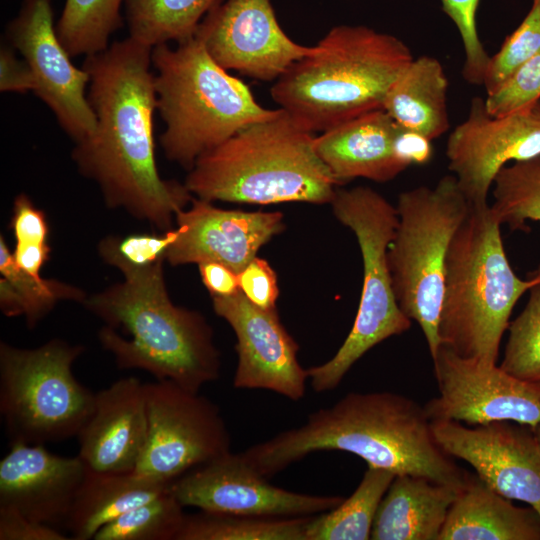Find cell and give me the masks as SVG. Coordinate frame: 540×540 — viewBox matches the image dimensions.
Returning a JSON list of instances; mask_svg holds the SVG:
<instances>
[{"mask_svg": "<svg viewBox=\"0 0 540 540\" xmlns=\"http://www.w3.org/2000/svg\"><path fill=\"white\" fill-rule=\"evenodd\" d=\"M152 48L129 36L84 58L87 98L96 116L92 134L72 150L79 172L100 188L108 207L170 230L193 195L157 169L153 114L157 97Z\"/></svg>", "mask_w": 540, "mask_h": 540, "instance_id": "1", "label": "cell"}, {"mask_svg": "<svg viewBox=\"0 0 540 540\" xmlns=\"http://www.w3.org/2000/svg\"><path fill=\"white\" fill-rule=\"evenodd\" d=\"M319 451L348 452L370 467L456 487L469 475L436 441L424 406L390 391L349 392L241 454L269 478Z\"/></svg>", "mask_w": 540, "mask_h": 540, "instance_id": "2", "label": "cell"}, {"mask_svg": "<svg viewBox=\"0 0 540 540\" xmlns=\"http://www.w3.org/2000/svg\"><path fill=\"white\" fill-rule=\"evenodd\" d=\"M99 253L124 279L83 304L104 322L98 339L117 367L144 370L156 380H170L192 392L217 380L221 357L213 329L202 314L170 300L164 260L148 266L130 264L111 236L100 242Z\"/></svg>", "mask_w": 540, "mask_h": 540, "instance_id": "3", "label": "cell"}, {"mask_svg": "<svg viewBox=\"0 0 540 540\" xmlns=\"http://www.w3.org/2000/svg\"><path fill=\"white\" fill-rule=\"evenodd\" d=\"M314 138L278 108L199 156L184 184L211 202L330 203L341 184L317 155Z\"/></svg>", "mask_w": 540, "mask_h": 540, "instance_id": "4", "label": "cell"}, {"mask_svg": "<svg viewBox=\"0 0 540 540\" xmlns=\"http://www.w3.org/2000/svg\"><path fill=\"white\" fill-rule=\"evenodd\" d=\"M316 46L270 89L279 108L313 133L383 109L392 83L414 59L402 40L364 25L335 26Z\"/></svg>", "mask_w": 540, "mask_h": 540, "instance_id": "5", "label": "cell"}, {"mask_svg": "<svg viewBox=\"0 0 540 540\" xmlns=\"http://www.w3.org/2000/svg\"><path fill=\"white\" fill-rule=\"evenodd\" d=\"M501 226L489 203L470 204L447 252L438 325L441 345L488 364L497 363L517 301L540 283L515 274Z\"/></svg>", "mask_w": 540, "mask_h": 540, "instance_id": "6", "label": "cell"}, {"mask_svg": "<svg viewBox=\"0 0 540 540\" xmlns=\"http://www.w3.org/2000/svg\"><path fill=\"white\" fill-rule=\"evenodd\" d=\"M152 67L165 123L160 145L167 159L188 171L203 153L278 111L258 104L249 87L216 63L195 36L175 47H153Z\"/></svg>", "mask_w": 540, "mask_h": 540, "instance_id": "7", "label": "cell"}, {"mask_svg": "<svg viewBox=\"0 0 540 540\" xmlns=\"http://www.w3.org/2000/svg\"><path fill=\"white\" fill-rule=\"evenodd\" d=\"M395 207L398 224L387 251L392 286L403 313L419 325L432 358L441 345L446 256L470 203L456 178L446 175L433 187L400 193Z\"/></svg>", "mask_w": 540, "mask_h": 540, "instance_id": "8", "label": "cell"}, {"mask_svg": "<svg viewBox=\"0 0 540 540\" xmlns=\"http://www.w3.org/2000/svg\"><path fill=\"white\" fill-rule=\"evenodd\" d=\"M334 216L356 236L363 260V284L353 326L335 355L307 369L317 393L339 386L371 348L410 329L394 294L387 251L398 224L397 210L370 187L337 188L330 202Z\"/></svg>", "mask_w": 540, "mask_h": 540, "instance_id": "9", "label": "cell"}, {"mask_svg": "<svg viewBox=\"0 0 540 540\" xmlns=\"http://www.w3.org/2000/svg\"><path fill=\"white\" fill-rule=\"evenodd\" d=\"M84 350L61 339L32 349L0 343V414L10 442L77 437L95 403V392L72 372Z\"/></svg>", "mask_w": 540, "mask_h": 540, "instance_id": "10", "label": "cell"}, {"mask_svg": "<svg viewBox=\"0 0 540 540\" xmlns=\"http://www.w3.org/2000/svg\"><path fill=\"white\" fill-rule=\"evenodd\" d=\"M147 440L134 473L171 483L231 451V435L217 404L170 380L144 383Z\"/></svg>", "mask_w": 540, "mask_h": 540, "instance_id": "11", "label": "cell"}, {"mask_svg": "<svg viewBox=\"0 0 540 540\" xmlns=\"http://www.w3.org/2000/svg\"><path fill=\"white\" fill-rule=\"evenodd\" d=\"M439 395L424 408L431 420L468 426L509 420L534 428L540 423V387L496 364L464 358L440 345L432 357Z\"/></svg>", "mask_w": 540, "mask_h": 540, "instance_id": "12", "label": "cell"}, {"mask_svg": "<svg viewBox=\"0 0 540 540\" xmlns=\"http://www.w3.org/2000/svg\"><path fill=\"white\" fill-rule=\"evenodd\" d=\"M7 42L22 55L35 78L33 93L53 112L76 143L93 133L96 116L89 104V73L77 68L54 25L52 0H23L6 27Z\"/></svg>", "mask_w": 540, "mask_h": 540, "instance_id": "13", "label": "cell"}, {"mask_svg": "<svg viewBox=\"0 0 540 540\" xmlns=\"http://www.w3.org/2000/svg\"><path fill=\"white\" fill-rule=\"evenodd\" d=\"M445 154L468 202L488 204L500 169L540 154V100L516 112L493 116L485 99L473 97L466 119L448 136Z\"/></svg>", "mask_w": 540, "mask_h": 540, "instance_id": "14", "label": "cell"}, {"mask_svg": "<svg viewBox=\"0 0 540 540\" xmlns=\"http://www.w3.org/2000/svg\"><path fill=\"white\" fill-rule=\"evenodd\" d=\"M184 507L199 511L271 517L312 516L329 511L345 497L312 495L272 485L240 453L229 451L169 484Z\"/></svg>", "mask_w": 540, "mask_h": 540, "instance_id": "15", "label": "cell"}, {"mask_svg": "<svg viewBox=\"0 0 540 540\" xmlns=\"http://www.w3.org/2000/svg\"><path fill=\"white\" fill-rule=\"evenodd\" d=\"M225 70L262 81L277 80L317 46L293 41L281 28L271 0H227L214 7L194 35Z\"/></svg>", "mask_w": 540, "mask_h": 540, "instance_id": "16", "label": "cell"}, {"mask_svg": "<svg viewBox=\"0 0 540 540\" xmlns=\"http://www.w3.org/2000/svg\"><path fill=\"white\" fill-rule=\"evenodd\" d=\"M441 448L467 462L502 496L528 504L540 515V441L533 429L515 421L468 426L431 420Z\"/></svg>", "mask_w": 540, "mask_h": 540, "instance_id": "17", "label": "cell"}, {"mask_svg": "<svg viewBox=\"0 0 540 540\" xmlns=\"http://www.w3.org/2000/svg\"><path fill=\"white\" fill-rule=\"evenodd\" d=\"M212 306L236 337L233 386L268 390L291 401L302 400L308 371L300 365L299 346L281 323L277 309L256 306L240 289L229 296H212Z\"/></svg>", "mask_w": 540, "mask_h": 540, "instance_id": "18", "label": "cell"}, {"mask_svg": "<svg viewBox=\"0 0 540 540\" xmlns=\"http://www.w3.org/2000/svg\"><path fill=\"white\" fill-rule=\"evenodd\" d=\"M175 220L179 234L166 253L171 265L217 262L236 274L285 228L281 212L221 209L196 197Z\"/></svg>", "mask_w": 540, "mask_h": 540, "instance_id": "19", "label": "cell"}, {"mask_svg": "<svg viewBox=\"0 0 540 540\" xmlns=\"http://www.w3.org/2000/svg\"><path fill=\"white\" fill-rule=\"evenodd\" d=\"M86 470L79 455L60 456L45 445L10 442L0 461V507L56 528L65 526Z\"/></svg>", "mask_w": 540, "mask_h": 540, "instance_id": "20", "label": "cell"}, {"mask_svg": "<svg viewBox=\"0 0 540 540\" xmlns=\"http://www.w3.org/2000/svg\"><path fill=\"white\" fill-rule=\"evenodd\" d=\"M147 433L144 383L122 378L95 392L93 411L77 435L78 455L95 471L134 472Z\"/></svg>", "mask_w": 540, "mask_h": 540, "instance_id": "21", "label": "cell"}, {"mask_svg": "<svg viewBox=\"0 0 540 540\" xmlns=\"http://www.w3.org/2000/svg\"><path fill=\"white\" fill-rule=\"evenodd\" d=\"M403 131L378 109L321 132L314 149L340 184L355 178L384 183L411 166L401 151Z\"/></svg>", "mask_w": 540, "mask_h": 540, "instance_id": "22", "label": "cell"}, {"mask_svg": "<svg viewBox=\"0 0 540 540\" xmlns=\"http://www.w3.org/2000/svg\"><path fill=\"white\" fill-rule=\"evenodd\" d=\"M462 488L421 476L396 475L379 504L370 539L438 540Z\"/></svg>", "mask_w": 540, "mask_h": 540, "instance_id": "23", "label": "cell"}, {"mask_svg": "<svg viewBox=\"0 0 540 540\" xmlns=\"http://www.w3.org/2000/svg\"><path fill=\"white\" fill-rule=\"evenodd\" d=\"M438 540H540V515L530 506L512 504L469 473Z\"/></svg>", "mask_w": 540, "mask_h": 540, "instance_id": "24", "label": "cell"}, {"mask_svg": "<svg viewBox=\"0 0 540 540\" xmlns=\"http://www.w3.org/2000/svg\"><path fill=\"white\" fill-rule=\"evenodd\" d=\"M168 489L169 483L134 472L108 473L87 467L64 527L71 539H94L105 525Z\"/></svg>", "mask_w": 540, "mask_h": 540, "instance_id": "25", "label": "cell"}, {"mask_svg": "<svg viewBox=\"0 0 540 540\" xmlns=\"http://www.w3.org/2000/svg\"><path fill=\"white\" fill-rule=\"evenodd\" d=\"M448 86L437 58L427 55L414 58L392 83L383 109L405 129L433 141L450 127Z\"/></svg>", "mask_w": 540, "mask_h": 540, "instance_id": "26", "label": "cell"}, {"mask_svg": "<svg viewBox=\"0 0 540 540\" xmlns=\"http://www.w3.org/2000/svg\"><path fill=\"white\" fill-rule=\"evenodd\" d=\"M396 475L367 466L354 492L333 509L313 515L306 540H368L379 504Z\"/></svg>", "mask_w": 540, "mask_h": 540, "instance_id": "27", "label": "cell"}, {"mask_svg": "<svg viewBox=\"0 0 540 540\" xmlns=\"http://www.w3.org/2000/svg\"><path fill=\"white\" fill-rule=\"evenodd\" d=\"M129 37L151 48L194 37L221 0H125Z\"/></svg>", "mask_w": 540, "mask_h": 540, "instance_id": "28", "label": "cell"}, {"mask_svg": "<svg viewBox=\"0 0 540 540\" xmlns=\"http://www.w3.org/2000/svg\"><path fill=\"white\" fill-rule=\"evenodd\" d=\"M0 306L8 317L24 315L29 328L35 327L60 300L83 303L84 292L72 285L32 276L16 266L4 238L0 237Z\"/></svg>", "mask_w": 540, "mask_h": 540, "instance_id": "29", "label": "cell"}, {"mask_svg": "<svg viewBox=\"0 0 540 540\" xmlns=\"http://www.w3.org/2000/svg\"><path fill=\"white\" fill-rule=\"evenodd\" d=\"M312 516L271 517L199 511L186 515L177 540H306Z\"/></svg>", "mask_w": 540, "mask_h": 540, "instance_id": "30", "label": "cell"}, {"mask_svg": "<svg viewBox=\"0 0 540 540\" xmlns=\"http://www.w3.org/2000/svg\"><path fill=\"white\" fill-rule=\"evenodd\" d=\"M125 0H65L56 25L57 36L71 58L105 50L121 27Z\"/></svg>", "mask_w": 540, "mask_h": 540, "instance_id": "31", "label": "cell"}, {"mask_svg": "<svg viewBox=\"0 0 540 540\" xmlns=\"http://www.w3.org/2000/svg\"><path fill=\"white\" fill-rule=\"evenodd\" d=\"M492 187L490 206L501 225L528 231L527 221L540 222V154L504 166Z\"/></svg>", "mask_w": 540, "mask_h": 540, "instance_id": "32", "label": "cell"}, {"mask_svg": "<svg viewBox=\"0 0 540 540\" xmlns=\"http://www.w3.org/2000/svg\"><path fill=\"white\" fill-rule=\"evenodd\" d=\"M186 515L168 489L105 525L93 540H177Z\"/></svg>", "mask_w": 540, "mask_h": 540, "instance_id": "33", "label": "cell"}, {"mask_svg": "<svg viewBox=\"0 0 540 540\" xmlns=\"http://www.w3.org/2000/svg\"><path fill=\"white\" fill-rule=\"evenodd\" d=\"M529 293L524 309L509 324L499 366L512 376L540 387V283Z\"/></svg>", "mask_w": 540, "mask_h": 540, "instance_id": "34", "label": "cell"}, {"mask_svg": "<svg viewBox=\"0 0 540 540\" xmlns=\"http://www.w3.org/2000/svg\"><path fill=\"white\" fill-rule=\"evenodd\" d=\"M540 53V0H533L531 8L509 34L500 49L490 56L483 87L486 94L495 92L524 62Z\"/></svg>", "mask_w": 540, "mask_h": 540, "instance_id": "35", "label": "cell"}, {"mask_svg": "<svg viewBox=\"0 0 540 540\" xmlns=\"http://www.w3.org/2000/svg\"><path fill=\"white\" fill-rule=\"evenodd\" d=\"M443 12L456 26L464 50L463 78L471 85L483 86L490 56L477 30L476 14L480 0H440Z\"/></svg>", "mask_w": 540, "mask_h": 540, "instance_id": "36", "label": "cell"}, {"mask_svg": "<svg viewBox=\"0 0 540 540\" xmlns=\"http://www.w3.org/2000/svg\"><path fill=\"white\" fill-rule=\"evenodd\" d=\"M540 100V53L520 65L493 93L485 98L488 112L503 116Z\"/></svg>", "mask_w": 540, "mask_h": 540, "instance_id": "37", "label": "cell"}, {"mask_svg": "<svg viewBox=\"0 0 540 540\" xmlns=\"http://www.w3.org/2000/svg\"><path fill=\"white\" fill-rule=\"evenodd\" d=\"M178 234L176 228L160 235H130L122 239L113 237V241L117 252L125 261L135 266H148L159 260H166V253Z\"/></svg>", "mask_w": 540, "mask_h": 540, "instance_id": "38", "label": "cell"}, {"mask_svg": "<svg viewBox=\"0 0 540 540\" xmlns=\"http://www.w3.org/2000/svg\"><path fill=\"white\" fill-rule=\"evenodd\" d=\"M241 292L256 306L275 309L279 296L277 276L271 265L262 258L255 257L239 274Z\"/></svg>", "mask_w": 540, "mask_h": 540, "instance_id": "39", "label": "cell"}, {"mask_svg": "<svg viewBox=\"0 0 540 540\" xmlns=\"http://www.w3.org/2000/svg\"><path fill=\"white\" fill-rule=\"evenodd\" d=\"M10 226L17 246L48 245L45 214L25 194H19L14 200Z\"/></svg>", "mask_w": 540, "mask_h": 540, "instance_id": "40", "label": "cell"}, {"mask_svg": "<svg viewBox=\"0 0 540 540\" xmlns=\"http://www.w3.org/2000/svg\"><path fill=\"white\" fill-rule=\"evenodd\" d=\"M59 528L35 521L9 507H0V540H69Z\"/></svg>", "mask_w": 540, "mask_h": 540, "instance_id": "41", "label": "cell"}, {"mask_svg": "<svg viewBox=\"0 0 540 540\" xmlns=\"http://www.w3.org/2000/svg\"><path fill=\"white\" fill-rule=\"evenodd\" d=\"M15 49L7 42L0 48V91L26 93L35 90V78L24 59H19Z\"/></svg>", "mask_w": 540, "mask_h": 540, "instance_id": "42", "label": "cell"}, {"mask_svg": "<svg viewBox=\"0 0 540 540\" xmlns=\"http://www.w3.org/2000/svg\"><path fill=\"white\" fill-rule=\"evenodd\" d=\"M203 284L212 296H229L239 290L238 274L217 262L198 264Z\"/></svg>", "mask_w": 540, "mask_h": 540, "instance_id": "43", "label": "cell"}, {"mask_svg": "<svg viewBox=\"0 0 540 540\" xmlns=\"http://www.w3.org/2000/svg\"><path fill=\"white\" fill-rule=\"evenodd\" d=\"M528 276L534 277V278H537L538 280H540V263H539L538 267L536 268V270L529 273Z\"/></svg>", "mask_w": 540, "mask_h": 540, "instance_id": "44", "label": "cell"}, {"mask_svg": "<svg viewBox=\"0 0 540 540\" xmlns=\"http://www.w3.org/2000/svg\"><path fill=\"white\" fill-rule=\"evenodd\" d=\"M536 437L540 441V423H538L534 428H532Z\"/></svg>", "mask_w": 540, "mask_h": 540, "instance_id": "45", "label": "cell"}]
</instances>
